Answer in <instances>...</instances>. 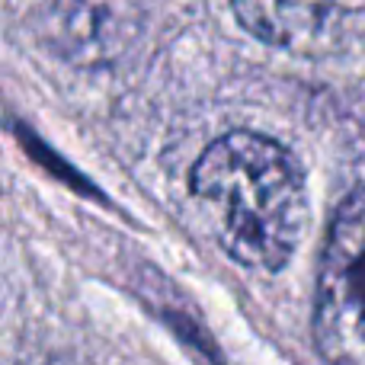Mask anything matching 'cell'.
<instances>
[{"label":"cell","mask_w":365,"mask_h":365,"mask_svg":"<svg viewBox=\"0 0 365 365\" xmlns=\"http://www.w3.org/2000/svg\"><path fill=\"white\" fill-rule=\"evenodd\" d=\"M208 227L237 263L282 269L308 218L304 177L292 151L257 132H227L195 160L189 177Z\"/></svg>","instance_id":"1"},{"label":"cell","mask_w":365,"mask_h":365,"mask_svg":"<svg viewBox=\"0 0 365 365\" xmlns=\"http://www.w3.org/2000/svg\"><path fill=\"white\" fill-rule=\"evenodd\" d=\"M314 340L327 365H365V189L340 202L324 240Z\"/></svg>","instance_id":"2"},{"label":"cell","mask_w":365,"mask_h":365,"mask_svg":"<svg viewBox=\"0 0 365 365\" xmlns=\"http://www.w3.org/2000/svg\"><path fill=\"white\" fill-rule=\"evenodd\" d=\"M234 16L266 45H302L321 29L330 0H231Z\"/></svg>","instance_id":"3"}]
</instances>
